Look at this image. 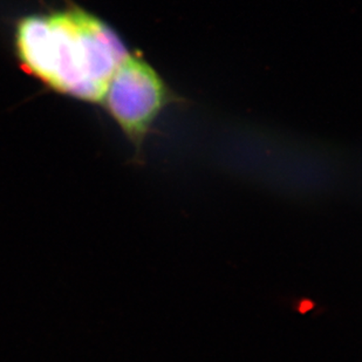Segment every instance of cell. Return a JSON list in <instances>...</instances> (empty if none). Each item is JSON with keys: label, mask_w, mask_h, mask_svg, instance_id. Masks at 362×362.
I'll list each match as a JSON object with an SVG mask.
<instances>
[{"label": "cell", "mask_w": 362, "mask_h": 362, "mask_svg": "<svg viewBox=\"0 0 362 362\" xmlns=\"http://www.w3.org/2000/svg\"><path fill=\"white\" fill-rule=\"evenodd\" d=\"M16 51L26 72L54 92L103 103L110 79L129 54L120 35L82 8L19 21Z\"/></svg>", "instance_id": "6da1fadb"}, {"label": "cell", "mask_w": 362, "mask_h": 362, "mask_svg": "<svg viewBox=\"0 0 362 362\" xmlns=\"http://www.w3.org/2000/svg\"><path fill=\"white\" fill-rule=\"evenodd\" d=\"M103 103L133 146L134 163L142 165L144 144L158 117L185 100L142 55L129 52L112 76Z\"/></svg>", "instance_id": "7a4b0ae2"}]
</instances>
